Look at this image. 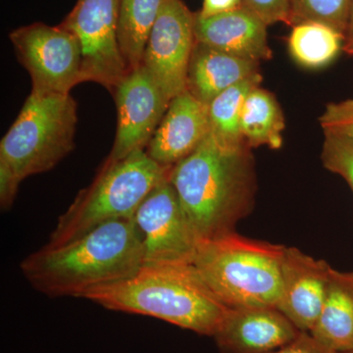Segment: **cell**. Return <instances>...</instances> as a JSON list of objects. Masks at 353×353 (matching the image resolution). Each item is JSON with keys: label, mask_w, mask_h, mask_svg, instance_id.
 <instances>
[{"label": "cell", "mask_w": 353, "mask_h": 353, "mask_svg": "<svg viewBox=\"0 0 353 353\" xmlns=\"http://www.w3.org/2000/svg\"><path fill=\"white\" fill-rule=\"evenodd\" d=\"M181 205L199 241L234 232L250 214L256 194L252 148L218 143L209 132L169 174Z\"/></svg>", "instance_id": "6da1fadb"}, {"label": "cell", "mask_w": 353, "mask_h": 353, "mask_svg": "<svg viewBox=\"0 0 353 353\" xmlns=\"http://www.w3.org/2000/svg\"><path fill=\"white\" fill-rule=\"evenodd\" d=\"M143 263V240L134 220L118 219L67 245H44L28 255L20 269L46 296L83 299L95 288L132 277Z\"/></svg>", "instance_id": "7a4b0ae2"}, {"label": "cell", "mask_w": 353, "mask_h": 353, "mask_svg": "<svg viewBox=\"0 0 353 353\" xmlns=\"http://www.w3.org/2000/svg\"><path fill=\"white\" fill-rule=\"evenodd\" d=\"M83 299L108 310L150 316L203 336H214L228 307L194 264H143L134 276L88 292Z\"/></svg>", "instance_id": "3957f363"}, {"label": "cell", "mask_w": 353, "mask_h": 353, "mask_svg": "<svg viewBox=\"0 0 353 353\" xmlns=\"http://www.w3.org/2000/svg\"><path fill=\"white\" fill-rule=\"evenodd\" d=\"M285 248L232 232L201 241L192 264L226 307H277Z\"/></svg>", "instance_id": "277c9868"}, {"label": "cell", "mask_w": 353, "mask_h": 353, "mask_svg": "<svg viewBox=\"0 0 353 353\" xmlns=\"http://www.w3.org/2000/svg\"><path fill=\"white\" fill-rule=\"evenodd\" d=\"M171 169L157 163L145 150L117 161L105 160L94 182L81 190L58 218L46 246L67 245L110 221L132 219L141 202L168 178Z\"/></svg>", "instance_id": "5b68a950"}, {"label": "cell", "mask_w": 353, "mask_h": 353, "mask_svg": "<svg viewBox=\"0 0 353 353\" xmlns=\"http://www.w3.org/2000/svg\"><path fill=\"white\" fill-rule=\"evenodd\" d=\"M77 103L70 94L32 90L0 143V160L18 176L54 168L75 148Z\"/></svg>", "instance_id": "8992f818"}, {"label": "cell", "mask_w": 353, "mask_h": 353, "mask_svg": "<svg viewBox=\"0 0 353 353\" xmlns=\"http://www.w3.org/2000/svg\"><path fill=\"white\" fill-rule=\"evenodd\" d=\"M120 0H78L62 27L82 50V81L114 92L130 73L118 41Z\"/></svg>", "instance_id": "52a82bcc"}, {"label": "cell", "mask_w": 353, "mask_h": 353, "mask_svg": "<svg viewBox=\"0 0 353 353\" xmlns=\"http://www.w3.org/2000/svg\"><path fill=\"white\" fill-rule=\"evenodd\" d=\"M20 63L36 92L70 94L82 81V50L78 39L61 25L34 23L10 34Z\"/></svg>", "instance_id": "ba28073f"}, {"label": "cell", "mask_w": 353, "mask_h": 353, "mask_svg": "<svg viewBox=\"0 0 353 353\" xmlns=\"http://www.w3.org/2000/svg\"><path fill=\"white\" fill-rule=\"evenodd\" d=\"M132 220L143 240V264H192L201 241L169 176L148 194Z\"/></svg>", "instance_id": "9c48e42d"}, {"label": "cell", "mask_w": 353, "mask_h": 353, "mask_svg": "<svg viewBox=\"0 0 353 353\" xmlns=\"http://www.w3.org/2000/svg\"><path fill=\"white\" fill-rule=\"evenodd\" d=\"M196 43L194 14L181 0H167L150 32L141 66L169 101L187 90Z\"/></svg>", "instance_id": "30bf717a"}, {"label": "cell", "mask_w": 353, "mask_h": 353, "mask_svg": "<svg viewBox=\"0 0 353 353\" xmlns=\"http://www.w3.org/2000/svg\"><path fill=\"white\" fill-rule=\"evenodd\" d=\"M117 131L108 161L145 150L168 109L169 99L143 66L132 70L114 90Z\"/></svg>", "instance_id": "8fae6325"}, {"label": "cell", "mask_w": 353, "mask_h": 353, "mask_svg": "<svg viewBox=\"0 0 353 353\" xmlns=\"http://www.w3.org/2000/svg\"><path fill=\"white\" fill-rule=\"evenodd\" d=\"M332 267L296 248H285L282 262V294L277 308L299 331L314 327L328 284Z\"/></svg>", "instance_id": "7c38bea8"}, {"label": "cell", "mask_w": 353, "mask_h": 353, "mask_svg": "<svg viewBox=\"0 0 353 353\" xmlns=\"http://www.w3.org/2000/svg\"><path fill=\"white\" fill-rule=\"evenodd\" d=\"M301 333L277 307L228 308L213 338L221 353H268Z\"/></svg>", "instance_id": "4fadbf2b"}, {"label": "cell", "mask_w": 353, "mask_h": 353, "mask_svg": "<svg viewBox=\"0 0 353 353\" xmlns=\"http://www.w3.org/2000/svg\"><path fill=\"white\" fill-rule=\"evenodd\" d=\"M209 132L208 105L185 90L169 103L145 152L162 167L173 168L192 154Z\"/></svg>", "instance_id": "5bb4252c"}, {"label": "cell", "mask_w": 353, "mask_h": 353, "mask_svg": "<svg viewBox=\"0 0 353 353\" xmlns=\"http://www.w3.org/2000/svg\"><path fill=\"white\" fill-rule=\"evenodd\" d=\"M267 27L256 14L243 6L210 17L194 14L196 43L259 63L270 60L273 55Z\"/></svg>", "instance_id": "9a60e30c"}, {"label": "cell", "mask_w": 353, "mask_h": 353, "mask_svg": "<svg viewBox=\"0 0 353 353\" xmlns=\"http://www.w3.org/2000/svg\"><path fill=\"white\" fill-rule=\"evenodd\" d=\"M256 74H259V62L196 43L188 71L187 90L209 105L228 88Z\"/></svg>", "instance_id": "2e32d148"}, {"label": "cell", "mask_w": 353, "mask_h": 353, "mask_svg": "<svg viewBox=\"0 0 353 353\" xmlns=\"http://www.w3.org/2000/svg\"><path fill=\"white\" fill-rule=\"evenodd\" d=\"M311 336L336 353L353 352V271L332 268Z\"/></svg>", "instance_id": "e0dca14e"}, {"label": "cell", "mask_w": 353, "mask_h": 353, "mask_svg": "<svg viewBox=\"0 0 353 353\" xmlns=\"http://www.w3.org/2000/svg\"><path fill=\"white\" fill-rule=\"evenodd\" d=\"M285 117L273 94L256 87L246 97L241 114V132L250 148L266 145L280 150L283 145Z\"/></svg>", "instance_id": "ac0fdd59"}, {"label": "cell", "mask_w": 353, "mask_h": 353, "mask_svg": "<svg viewBox=\"0 0 353 353\" xmlns=\"http://www.w3.org/2000/svg\"><path fill=\"white\" fill-rule=\"evenodd\" d=\"M167 0H120L118 41L130 72L143 61L153 26Z\"/></svg>", "instance_id": "d6986e66"}, {"label": "cell", "mask_w": 353, "mask_h": 353, "mask_svg": "<svg viewBox=\"0 0 353 353\" xmlns=\"http://www.w3.org/2000/svg\"><path fill=\"white\" fill-rule=\"evenodd\" d=\"M345 37L329 26L315 22L292 26L288 46L290 57L306 69H321L343 50Z\"/></svg>", "instance_id": "ffe728a7"}, {"label": "cell", "mask_w": 353, "mask_h": 353, "mask_svg": "<svg viewBox=\"0 0 353 353\" xmlns=\"http://www.w3.org/2000/svg\"><path fill=\"white\" fill-rule=\"evenodd\" d=\"M261 83V74H256L228 88L209 104L210 134L221 145L231 148L245 145L241 132V109L248 94Z\"/></svg>", "instance_id": "44dd1931"}, {"label": "cell", "mask_w": 353, "mask_h": 353, "mask_svg": "<svg viewBox=\"0 0 353 353\" xmlns=\"http://www.w3.org/2000/svg\"><path fill=\"white\" fill-rule=\"evenodd\" d=\"M352 0H290V24L315 22L347 34Z\"/></svg>", "instance_id": "7402d4cb"}, {"label": "cell", "mask_w": 353, "mask_h": 353, "mask_svg": "<svg viewBox=\"0 0 353 353\" xmlns=\"http://www.w3.org/2000/svg\"><path fill=\"white\" fill-rule=\"evenodd\" d=\"M321 159L325 168L345 179L353 192V141L324 132Z\"/></svg>", "instance_id": "603a6c76"}, {"label": "cell", "mask_w": 353, "mask_h": 353, "mask_svg": "<svg viewBox=\"0 0 353 353\" xmlns=\"http://www.w3.org/2000/svg\"><path fill=\"white\" fill-rule=\"evenodd\" d=\"M319 123L324 132L339 134L353 141V99L327 104Z\"/></svg>", "instance_id": "cb8c5ba5"}, {"label": "cell", "mask_w": 353, "mask_h": 353, "mask_svg": "<svg viewBox=\"0 0 353 353\" xmlns=\"http://www.w3.org/2000/svg\"><path fill=\"white\" fill-rule=\"evenodd\" d=\"M243 4L267 26L276 23L290 24V0H243Z\"/></svg>", "instance_id": "d4e9b609"}, {"label": "cell", "mask_w": 353, "mask_h": 353, "mask_svg": "<svg viewBox=\"0 0 353 353\" xmlns=\"http://www.w3.org/2000/svg\"><path fill=\"white\" fill-rule=\"evenodd\" d=\"M22 179L6 162L0 160V206L3 211L12 208Z\"/></svg>", "instance_id": "484cf974"}, {"label": "cell", "mask_w": 353, "mask_h": 353, "mask_svg": "<svg viewBox=\"0 0 353 353\" xmlns=\"http://www.w3.org/2000/svg\"><path fill=\"white\" fill-rule=\"evenodd\" d=\"M268 353H336L324 347L307 332H301L296 339L282 347Z\"/></svg>", "instance_id": "4316f807"}, {"label": "cell", "mask_w": 353, "mask_h": 353, "mask_svg": "<svg viewBox=\"0 0 353 353\" xmlns=\"http://www.w3.org/2000/svg\"><path fill=\"white\" fill-rule=\"evenodd\" d=\"M243 0H203L199 15L202 17L219 15L243 6Z\"/></svg>", "instance_id": "83f0119b"}, {"label": "cell", "mask_w": 353, "mask_h": 353, "mask_svg": "<svg viewBox=\"0 0 353 353\" xmlns=\"http://www.w3.org/2000/svg\"><path fill=\"white\" fill-rule=\"evenodd\" d=\"M343 50L353 57V0L352 10H350V21H348L347 34H345V43H343Z\"/></svg>", "instance_id": "f1b7e54d"}, {"label": "cell", "mask_w": 353, "mask_h": 353, "mask_svg": "<svg viewBox=\"0 0 353 353\" xmlns=\"http://www.w3.org/2000/svg\"><path fill=\"white\" fill-rule=\"evenodd\" d=\"M345 353H353V352H345Z\"/></svg>", "instance_id": "f546056e"}]
</instances>
